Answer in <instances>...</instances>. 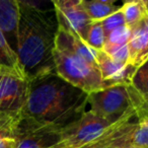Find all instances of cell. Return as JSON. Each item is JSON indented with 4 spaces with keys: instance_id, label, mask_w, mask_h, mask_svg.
Returning <instances> with one entry per match:
<instances>
[{
    "instance_id": "6da1fadb",
    "label": "cell",
    "mask_w": 148,
    "mask_h": 148,
    "mask_svg": "<svg viewBox=\"0 0 148 148\" xmlns=\"http://www.w3.org/2000/svg\"><path fill=\"white\" fill-rule=\"evenodd\" d=\"M88 93L53 73L29 81L23 117L61 131L82 117Z\"/></svg>"
},
{
    "instance_id": "7a4b0ae2",
    "label": "cell",
    "mask_w": 148,
    "mask_h": 148,
    "mask_svg": "<svg viewBox=\"0 0 148 148\" xmlns=\"http://www.w3.org/2000/svg\"><path fill=\"white\" fill-rule=\"evenodd\" d=\"M19 23L16 54L29 81L56 73L53 50L58 29L55 11L39 12L18 1Z\"/></svg>"
},
{
    "instance_id": "3957f363",
    "label": "cell",
    "mask_w": 148,
    "mask_h": 148,
    "mask_svg": "<svg viewBox=\"0 0 148 148\" xmlns=\"http://www.w3.org/2000/svg\"><path fill=\"white\" fill-rule=\"evenodd\" d=\"M29 86L23 70L5 68L0 87V131L13 136L23 117Z\"/></svg>"
},
{
    "instance_id": "277c9868",
    "label": "cell",
    "mask_w": 148,
    "mask_h": 148,
    "mask_svg": "<svg viewBox=\"0 0 148 148\" xmlns=\"http://www.w3.org/2000/svg\"><path fill=\"white\" fill-rule=\"evenodd\" d=\"M141 103L131 85H112L89 93L86 112L115 124L123 118L136 115Z\"/></svg>"
},
{
    "instance_id": "5b68a950",
    "label": "cell",
    "mask_w": 148,
    "mask_h": 148,
    "mask_svg": "<svg viewBox=\"0 0 148 148\" xmlns=\"http://www.w3.org/2000/svg\"><path fill=\"white\" fill-rule=\"evenodd\" d=\"M53 58L57 75L88 95L108 87L101 78L99 67L77 54L55 47Z\"/></svg>"
},
{
    "instance_id": "8992f818",
    "label": "cell",
    "mask_w": 148,
    "mask_h": 148,
    "mask_svg": "<svg viewBox=\"0 0 148 148\" xmlns=\"http://www.w3.org/2000/svg\"><path fill=\"white\" fill-rule=\"evenodd\" d=\"M114 124L85 112L80 119L60 131V139L51 148H84L103 135Z\"/></svg>"
},
{
    "instance_id": "52a82bcc",
    "label": "cell",
    "mask_w": 148,
    "mask_h": 148,
    "mask_svg": "<svg viewBox=\"0 0 148 148\" xmlns=\"http://www.w3.org/2000/svg\"><path fill=\"white\" fill-rule=\"evenodd\" d=\"M58 29L85 41L91 21L82 7L81 0L53 1Z\"/></svg>"
},
{
    "instance_id": "ba28073f",
    "label": "cell",
    "mask_w": 148,
    "mask_h": 148,
    "mask_svg": "<svg viewBox=\"0 0 148 148\" xmlns=\"http://www.w3.org/2000/svg\"><path fill=\"white\" fill-rule=\"evenodd\" d=\"M13 136L18 142L17 148H51L59 141L60 131L23 118Z\"/></svg>"
},
{
    "instance_id": "9c48e42d",
    "label": "cell",
    "mask_w": 148,
    "mask_h": 148,
    "mask_svg": "<svg viewBox=\"0 0 148 148\" xmlns=\"http://www.w3.org/2000/svg\"><path fill=\"white\" fill-rule=\"evenodd\" d=\"M97 63L101 78L108 86L119 84L130 85L132 77L137 69L130 64L123 65L118 63L103 50L97 52Z\"/></svg>"
},
{
    "instance_id": "30bf717a",
    "label": "cell",
    "mask_w": 148,
    "mask_h": 148,
    "mask_svg": "<svg viewBox=\"0 0 148 148\" xmlns=\"http://www.w3.org/2000/svg\"><path fill=\"white\" fill-rule=\"evenodd\" d=\"M128 50L130 65L138 68L148 60V11L131 27Z\"/></svg>"
},
{
    "instance_id": "8fae6325",
    "label": "cell",
    "mask_w": 148,
    "mask_h": 148,
    "mask_svg": "<svg viewBox=\"0 0 148 148\" xmlns=\"http://www.w3.org/2000/svg\"><path fill=\"white\" fill-rule=\"evenodd\" d=\"M18 1L0 0V29L5 36L10 47L16 52L17 31L19 23Z\"/></svg>"
},
{
    "instance_id": "7c38bea8",
    "label": "cell",
    "mask_w": 148,
    "mask_h": 148,
    "mask_svg": "<svg viewBox=\"0 0 148 148\" xmlns=\"http://www.w3.org/2000/svg\"><path fill=\"white\" fill-rule=\"evenodd\" d=\"M81 3L91 23L103 21L120 8L114 0H81Z\"/></svg>"
},
{
    "instance_id": "4fadbf2b",
    "label": "cell",
    "mask_w": 148,
    "mask_h": 148,
    "mask_svg": "<svg viewBox=\"0 0 148 148\" xmlns=\"http://www.w3.org/2000/svg\"><path fill=\"white\" fill-rule=\"evenodd\" d=\"M130 85L140 97L141 103H148V60L136 69Z\"/></svg>"
},
{
    "instance_id": "5bb4252c",
    "label": "cell",
    "mask_w": 148,
    "mask_h": 148,
    "mask_svg": "<svg viewBox=\"0 0 148 148\" xmlns=\"http://www.w3.org/2000/svg\"><path fill=\"white\" fill-rule=\"evenodd\" d=\"M123 10L124 16H125L126 25L133 27L138 21L144 16L148 11V0H131L124 3L121 7Z\"/></svg>"
},
{
    "instance_id": "9a60e30c",
    "label": "cell",
    "mask_w": 148,
    "mask_h": 148,
    "mask_svg": "<svg viewBox=\"0 0 148 148\" xmlns=\"http://www.w3.org/2000/svg\"><path fill=\"white\" fill-rule=\"evenodd\" d=\"M0 66L10 69L23 70L16 52L10 47L1 29H0Z\"/></svg>"
},
{
    "instance_id": "2e32d148",
    "label": "cell",
    "mask_w": 148,
    "mask_h": 148,
    "mask_svg": "<svg viewBox=\"0 0 148 148\" xmlns=\"http://www.w3.org/2000/svg\"><path fill=\"white\" fill-rule=\"evenodd\" d=\"M84 42L88 47L95 51H101L103 49L106 36L101 21H92L90 23Z\"/></svg>"
},
{
    "instance_id": "e0dca14e",
    "label": "cell",
    "mask_w": 148,
    "mask_h": 148,
    "mask_svg": "<svg viewBox=\"0 0 148 148\" xmlns=\"http://www.w3.org/2000/svg\"><path fill=\"white\" fill-rule=\"evenodd\" d=\"M131 35V27L128 25H123L114 29L106 37L105 46L111 47H120V46L128 45V42ZM103 46V47H105Z\"/></svg>"
},
{
    "instance_id": "ac0fdd59",
    "label": "cell",
    "mask_w": 148,
    "mask_h": 148,
    "mask_svg": "<svg viewBox=\"0 0 148 148\" xmlns=\"http://www.w3.org/2000/svg\"><path fill=\"white\" fill-rule=\"evenodd\" d=\"M101 25H103L106 37H107L111 32H113L114 29H118V27H123V25H126L125 16H124L122 8L120 7L116 12H114L113 14H111L110 16H108L107 18L101 21Z\"/></svg>"
},
{
    "instance_id": "d6986e66",
    "label": "cell",
    "mask_w": 148,
    "mask_h": 148,
    "mask_svg": "<svg viewBox=\"0 0 148 148\" xmlns=\"http://www.w3.org/2000/svg\"><path fill=\"white\" fill-rule=\"evenodd\" d=\"M105 53H107L111 58H113L116 62L123 65L129 64V50L128 45L120 46V47H111V46H105L103 49Z\"/></svg>"
},
{
    "instance_id": "ffe728a7",
    "label": "cell",
    "mask_w": 148,
    "mask_h": 148,
    "mask_svg": "<svg viewBox=\"0 0 148 148\" xmlns=\"http://www.w3.org/2000/svg\"><path fill=\"white\" fill-rule=\"evenodd\" d=\"M18 142L14 136L0 131V148H17Z\"/></svg>"
},
{
    "instance_id": "44dd1931",
    "label": "cell",
    "mask_w": 148,
    "mask_h": 148,
    "mask_svg": "<svg viewBox=\"0 0 148 148\" xmlns=\"http://www.w3.org/2000/svg\"><path fill=\"white\" fill-rule=\"evenodd\" d=\"M138 110H140V111L148 114V103H141V105H140V107L138 108Z\"/></svg>"
},
{
    "instance_id": "7402d4cb",
    "label": "cell",
    "mask_w": 148,
    "mask_h": 148,
    "mask_svg": "<svg viewBox=\"0 0 148 148\" xmlns=\"http://www.w3.org/2000/svg\"><path fill=\"white\" fill-rule=\"evenodd\" d=\"M97 148H111V147H97Z\"/></svg>"
},
{
    "instance_id": "603a6c76",
    "label": "cell",
    "mask_w": 148,
    "mask_h": 148,
    "mask_svg": "<svg viewBox=\"0 0 148 148\" xmlns=\"http://www.w3.org/2000/svg\"><path fill=\"white\" fill-rule=\"evenodd\" d=\"M130 148H139V147H130Z\"/></svg>"
}]
</instances>
